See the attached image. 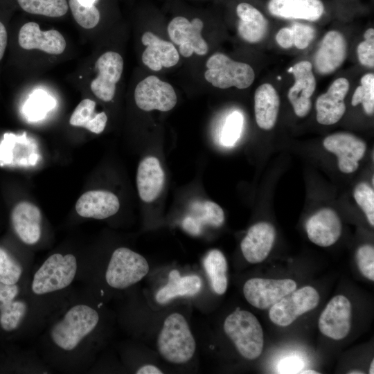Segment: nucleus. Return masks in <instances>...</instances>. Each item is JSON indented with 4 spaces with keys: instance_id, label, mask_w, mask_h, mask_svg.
<instances>
[{
    "instance_id": "1",
    "label": "nucleus",
    "mask_w": 374,
    "mask_h": 374,
    "mask_svg": "<svg viewBox=\"0 0 374 374\" xmlns=\"http://www.w3.org/2000/svg\"><path fill=\"white\" fill-rule=\"evenodd\" d=\"M99 315L93 308L78 304L71 308L51 328L50 336L60 348L70 351L96 328Z\"/></svg>"
},
{
    "instance_id": "2",
    "label": "nucleus",
    "mask_w": 374,
    "mask_h": 374,
    "mask_svg": "<svg viewBox=\"0 0 374 374\" xmlns=\"http://www.w3.org/2000/svg\"><path fill=\"white\" fill-rule=\"evenodd\" d=\"M157 348L167 362L184 364L194 355L196 343L183 315L172 313L164 321L157 338Z\"/></svg>"
},
{
    "instance_id": "3",
    "label": "nucleus",
    "mask_w": 374,
    "mask_h": 374,
    "mask_svg": "<svg viewBox=\"0 0 374 374\" xmlns=\"http://www.w3.org/2000/svg\"><path fill=\"white\" fill-rule=\"evenodd\" d=\"M224 330L242 357L252 360L260 355L264 344L263 332L252 313L236 309L226 318Z\"/></svg>"
},
{
    "instance_id": "4",
    "label": "nucleus",
    "mask_w": 374,
    "mask_h": 374,
    "mask_svg": "<svg viewBox=\"0 0 374 374\" xmlns=\"http://www.w3.org/2000/svg\"><path fill=\"white\" fill-rule=\"evenodd\" d=\"M77 268V260L73 254L50 256L33 276V292L43 295L67 287L75 278Z\"/></svg>"
},
{
    "instance_id": "5",
    "label": "nucleus",
    "mask_w": 374,
    "mask_h": 374,
    "mask_svg": "<svg viewBox=\"0 0 374 374\" xmlns=\"http://www.w3.org/2000/svg\"><path fill=\"white\" fill-rule=\"evenodd\" d=\"M206 66L204 78L217 88L246 89L251 85L255 78L254 71L249 64L234 61L221 53L212 55Z\"/></svg>"
},
{
    "instance_id": "6",
    "label": "nucleus",
    "mask_w": 374,
    "mask_h": 374,
    "mask_svg": "<svg viewBox=\"0 0 374 374\" xmlns=\"http://www.w3.org/2000/svg\"><path fill=\"white\" fill-rule=\"evenodd\" d=\"M146 259L126 247L116 249L108 264L105 280L115 289L127 288L143 279L148 273Z\"/></svg>"
},
{
    "instance_id": "7",
    "label": "nucleus",
    "mask_w": 374,
    "mask_h": 374,
    "mask_svg": "<svg viewBox=\"0 0 374 374\" xmlns=\"http://www.w3.org/2000/svg\"><path fill=\"white\" fill-rule=\"evenodd\" d=\"M319 299V294L312 287L294 290L271 307L269 319L277 326H287L299 316L315 308Z\"/></svg>"
},
{
    "instance_id": "8",
    "label": "nucleus",
    "mask_w": 374,
    "mask_h": 374,
    "mask_svg": "<svg viewBox=\"0 0 374 374\" xmlns=\"http://www.w3.org/2000/svg\"><path fill=\"white\" fill-rule=\"evenodd\" d=\"M136 105L150 112H168L177 103V95L172 86L155 75H149L140 81L134 90Z\"/></svg>"
},
{
    "instance_id": "9",
    "label": "nucleus",
    "mask_w": 374,
    "mask_h": 374,
    "mask_svg": "<svg viewBox=\"0 0 374 374\" xmlns=\"http://www.w3.org/2000/svg\"><path fill=\"white\" fill-rule=\"evenodd\" d=\"M204 23L199 18L191 21L184 17L173 18L168 26V33L171 41L179 46V53L185 57L193 53L206 55L208 46L202 36Z\"/></svg>"
},
{
    "instance_id": "10",
    "label": "nucleus",
    "mask_w": 374,
    "mask_h": 374,
    "mask_svg": "<svg viewBox=\"0 0 374 374\" xmlns=\"http://www.w3.org/2000/svg\"><path fill=\"white\" fill-rule=\"evenodd\" d=\"M296 288V283L292 279L253 278L244 283L243 294L251 305L265 310L271 307Z\"/></svg>"
},
{
    "instance_id": "11",
    "label": "nucleus",
    "mask_w": 374,
    "mask_h": 374,
    "mask_svg": "<svg viewBox=\"0 0 374 374\" xmlns=\"http://www.w3.org/2000/svg\"><path fill=\"white\" fill-rule=\"evenodd\" d=\"M123 66L122 56L114 51L105 52L98 58L95 64L98 74L90 84L91 91L98 98L105 102L114 98Z\"/></svg>"
},
{
    "instance_id": "12",
    "label": "nucleus",
    "mask_w": 374,
    "mask_h": 374,
    "mask_svg": "<svg viewBox=\"0 0 374 374\" xmlns=\"http://www.w3.org/2000/svg\"><path fill=\"white\" fill-rule=\"evenodd\" d=\"M323 144L326 150L337 157L340 171L347 174L357 170L366 150L363 140L348 132L330 134L324 139Z\"/></svg>"
},
{
    "instance_id": "13",
    "label": "nucleus",
    "mask_w": 374,
    "mask_h": 374,
    "mask_svg": "<svg viewBox=\"0 0 374 374\" xmlns=\"http://www.w3.org/2000/svg\"><path fill=\"white\" fill-rule=\"evenodd\" d=\"M351 305L343 295L333 297L321 314L319 328L325 336L332 339L345 338L350 330Z\"/></svg>"
},
{
    "instance_id": "14",
    "label": "nucleus",
    "mask_w": 374,
    "mask_h": 374,
    "mask_svg": "<svg viewBox=\"0 0 374 374\" xmlns=\"http://www.w3.org/2000/svg\"><path fill=\"white\" fill-rule=\"evenodd\" d=\"M18 42L25 50L37 49L50 55L62 54L66 46L64 36L58 30H42L39 24L33 21L21 27Z\"/></svg>"
},
{
    "instance_id": "15",
    "label": "nucleus",
    "mask_w": 374,
    "mask_h": 374,
    "mask_svg": "<svg viewBox=\"0 0 374 374\" xmlns=\"http://www.w3.org/2000/svg\"><path fill=\"white\" fill-rule=\"evenodd\" d=\"M349 90V82L344 78L335 80L326 93L316 101L317 121L321 125L337 123L346 112L345 97Z\"/></svg>"
},
{
    "instance_id": "16",
    "label": "nucleus",
    "mask_w": 374,
    "mask_h": 374,
    "mask_svg": "<svg viewBox=\"0 0 374 374\" xmlns=\"http://www.w3.org/2000/svg\"><path fill=\"white\" fill-rule=\"evenodd\" d=\"M308 238L314 244L326 247L335 244L342 231V224L337 213L325 208L311 216L306 222Z\"/></svg>"
},
{
    "instance_id": "17",
    "label": "nucleus",
    "mask_w": 374,
    "mask_h": 374,
    "mask_svg": "<svg viewBox=\"0 0 374 374\" xmlns=\"http://www.w3.org/2000/svg\"><path fill=\"white\" fill-rule=\"evenodd\" d=\"M276 235L275 228L269 222H260L251 226L240 244L244 258L253 264L263 261L271 250Z\"/></svg>"
},
{
    "instance_id": "18",
    "label": "nucleus",
    "mask_w": 374,
    "mask_h": 374,
    "mask_svg": "<svg viewBox=\"0 0 374 374\" xmlns=\"http://www.w3.org/2000/svg\"><path fill=\"white\" fill-rule=\"evenodd\" d=\"M141 42L146 46L142 54V62L150 69L158 71L163 67L170 68L178 63L179 54L171 42L150 31L142 35Z\"/></svg>"
},
{
    "instance_id": "19",
    "label": "nucleus",
    "mask_w": 374,
    "mask_h": 374,
    "mask_svg": "<svg viewBox=\"0 0 374 374\" xmlns=\"http://www.w3.org/2000/svg\"><path fill=\"white\" fill-rule=\"evenodd\" d=\"M347 43L344 35L336 30L328 32L314 56V66L318 73L330 74L344 62Z\"/></svg>"
},
{
    "instance_id": "20",
    "label": "nucleus",
    "mask_w": 374,
    "mask_h": 374,
    "mask_svg": "<svg viewBox=\"0 0 374 374\" xmlns=\"http://www.w3.org/2000/svg\"><path fill=\"white\" fill-rule=\"evenodd\" d=\"M11 222L16 234L23 242L34 244L39 241L42 214L37 206L26 201L19 202L12 211Z\"/></svg>"
},
{
    "instance_id": "21",
    "label": "nucleus",
    "mask_w": 374,
    "mask_h": 374,
    "mask_svg": "<svg viewBox=\"0 0 374 374\" xmlns=\"http://www.w3.org/2000/svg\"><path fill=\"white\" fill-rule=\"evenodd\" d=\"M120 207L118 197L113 193L103 190H89L82 194L75 204L79 215L98 220L116 214Z\"/></svg>"
},
{
    "instance_id": "22",
    "label": "nucleus",
    "mask_w": 374,
    "mask_h": 374,
    "mask_svg": "<svg viewBox=\"0 0 374 374\" xmlns=\"http://www.w3.org/2000/svg\"><path fill=\"white\" fill-rule=\"evenodd\" d=\"M224 221V211L217 204L209 200L197 201L190 206L181 225L189 234L199 235L205 226L220 227Z\"/></svg>"
},
{
    "instance_id": "23",
    "label": "nucleus",
    "mask_w": 374,
    "mask_h": 374,
    "mask_svg": "<svg viewBox=\"0 0 374 374\" xmlns=\"http://www.w3.org/2000/svg\"><path fill=\"white\" fill-rule=\"evenodd\" d=\"M165 183V174L159 161L154 157H147L139 163L136 185L141 199L152 202L161 194Z\"/></svg>"
},
{
    "instance_id": "24",
    "label": "nucleus",
    "mask_w": 374,
    "mask_h": 374,
    "mask_svg": "<svg viewBox=\"0 0 374 374\" xmlns=\"http://www.w3.org/2000/svg\"><path fill=\"white\" fill-rule=\"evenodd\" d=\"M267 7L274 16L308 21L318 20L324 10L321 0H269Z\"/></svg>"
},
{
    "instance_id": "25",
    "label": "nucleus",
    "mask_w": 374,
    "mask_h": 374,
    "mask_svg": "<svg viewBox=\"0 0 374 374\" xmlns=\"http://www.w3.org/2000/svg\"><path fill=\"white\" fill-rule=\"evenodd\" d=\"M19 292L17 283L8 285L0 282V325L6 331L16 330L26 314V303L15 300Z\"/></svg>"
},
{
    "instance_id": "26",
    "label": "nucleus",
    "mask_w": 374,
    "mask_h": 374,
    "mask_svg": "<svg viewBox=\"0 0 374 374\" xmlns=\"http://www.w3.org/2000/svg\"><path fill=\"white\" fill-rule=\"evenodd\" d=\"M280 99L275 88L269 83L260 85L254 93V112L257 125L269 130L276 124Z\"/></svg>"
},
{
    "instance_id": "27",
    "label": "nucleus",
    "mask_w": 374,
    "mask_h": 374,
    "mask_svg": "<svg viewBox=\"0 0 374 374\" xmlns=\"http://www.w3.org/2000/svg\"><path fill=\"white\" fill-rule=\"evenodd\" d=\"M240 18L238 32L246 42L256 43L262 40L267 30V21L262 14L247 3H240L236 8Z\"/></svg>"
},
{
    "instance_id": "28",
    "label": "nucleus",
    "mask_w": 374,
    "mask_h": 374,
    "mask_svg": "<svg viewBox=\"0 0 374 374\" xmlns=\"http://www.w3.org/2000/svg\"><path fill=\"white\" fill-rule=\"evenodd\" d=\"M168 283L160 289L155 299L159 304H166L178 296H193L201 290L202 283L197 275L180 276L179 272L172 270L168 276Z\"/></svg>"
},
{
    "instance_id": "29",
    "label": "nucleus",
    "mask_w": 374,
    "mask_h": 374,
    "mask_svg": "<svg viewBox=\"0 0 374 374\" xmlns=\"http://www.w3.org/2000/svg\"><path fill=\"white\" fill-rule=\"evenodd\" d=\"M96 102L89 99H83L72 113L69 123L75 127H82L87 130L100 134L106 126L107 116L104 112H95Z\"/></svg>"
},
{
    "instance_id": "30",
    "label": "nucleus",
    "mask_w": 374,
    "mask_h": 374,
    "mask_svg": "<svg viewBox=\"0 0 374 374\" xmlns=\"http://www.w3.org/2000/svg\"><path fill=\"white\" fill-rule=\"evenodd\" d=\"M204 268L213 290L217 294L225 293L227 289V262L218 249L211 250L203 260Z\"/></svg>"
},
{
    "instance_id": "31",
    "label": "nucleus",
    "mask_w": 374,
    "mask_h": 374,
    "mask_svg": "<svg viewBox=\"0 0 374 374\" xmlns=\"http://www.w3.org/2000/svg\"><path fill=\"white\" fill-rule=\"evenodd\" d=\"M25 12L48 17H60L66 14V0H17Z\"/></svg>"
},
{
    "instance_id": "32",
    "label": "nucleus",
    "mask_w": 374,
    "mask_h": 374,
    "mask_svg": "<svg viewBox=\"0 0 374 374\" xmlns=\"http://www.w3.org/2000/svg\"><path fill=\"white\" fill-rule=\"evenodd\" d=\"M98 0H69V6L75 21L85 29H91L96 26L100 21V15L94 6Z\"/></svg>"
},
{
    "instance_id": "33",
    "label": "nucleus",
    "mask_w": 374,
    "mask_h": 374,
    "mask_svg": "<svg viewBox=\"0 0 374 374\" xmlns=\"http://www.w3.org/2000/svg\"><path fill=\"white\" fill-rule=\"evenodd\" d=\"M292 73L295 79L293 85L301 90L305 97L310 98L316 88L312 64L308 61L299 62L292 66Z\"/></svg>"
},
{
    "instance_id": "34",
    "label": "nucleus",
    "mask_w": 374,
    "mask_h": 374,
    "mask_svg": "<svg viewBox=\"0 0 374 374\" xmlns=\"http://www.w3.org/2000/svg\"><path fill=\"white\" fill-rule=\"evenodd\" d=\"M352 105L362 103L365 113L372 115L374 112V75L365 74L361 78V86L355 91L352 97Z\"/></svg>"
},
{
    "instance_id": "35",
    "label": "nucleus",
    "mask_w": 374,
    "mask_h": 374,
    "mask_svg": "<svg viewBox=\"0 0 374 374\" xmlns=\"http://www.w3.org/2000/svg\"><path fill=\"white\" fill-rule=\"evenodd\" d=\"M21 264L6 249L0 247V282L4 284H16L22 274Z\"/></svg>"
},
{
    "instance_id": "36",
    "label": "nucleus",
    "mask_w": 374,
    "mask_h": 374,
    "mask_svg": "<svg viewBox=\"0 0 374 374\" xmlns=\"http://www.w3.org/2000/svg\"><path fill=\"white\" fill-rule=\"evenodd\" d=\"M243 125V116L238 111L230 114L220 134V143L224 146L233 145L239 139Z\"/></svg>"
},
{
    "instance_id": "37",
    "label": "nucleus",
    "mask_w": 374,
    "mask_h": 374,
    "mask_svg": "<svg viewBox=\"0 0 374 374\" xmlns=\"http://www.w3.org/2000/svg\"><path fill=\"white\" fill-rule=\"evenodd\" d=\"M353 197L365 213L369 224L374 225V191L365 182L359 183L354 188Z\"/></svg>"
},
{
    "instance_id": "38",
    "label": "nucleus",
    "mask_w": 374,
    "mask_h": 374,
    "mask_svg": "<svg viewBox=\"0 0 374 374\" xmlns=\"http://www.w3.org/2000/svg\"><path fill=\"white\" fill-rule=\"evenodd\" d=\"M356 262L360 272L366 278L374 280V248L370 244H364L358 248L355 255Z\"/></svg>"
},
{
    "instance_id": "39",
    "label": "nucleus",
    "mask_w": 374,
    "mask_h": 374,
    "mask_svg": "<svg viewBox=\"0 0 374 374\" xmlns=\"http://www.w3.org/2000/svg\"><path fill=\"white\" fill-rule=\"evenodd\" d=\"M365 40L357 47V55L362 65L369 67L374 66V30L368 28L364 33Z\"/></svg>"
},
{
    "instance_id": "40",
    "label": "nucleus",
    "mask_w": 374,
    "mask_h": 374,
    "mask_svg": "<svg viewBox=\"0 0 374 374\" xmlns=\"http://www.w3.org/2000/svg\"><path fill=\"white\" fill-rule=\"evenodd\" d=\"M287 97L296 116L299 117H305L308 114L312 107V102L310 98L305 97L294 85L289 89Z\"/></svg>"
},
{
    "instance_id": "41",
    "label": "nucleus",
    "mask_w": 374,
    "mask_h": 374,
    "mask_svg": "<svg viewBox=\"0 0 374 374\" xmlns=\"http://www.w3.org/2000/svg\"><path fill=\"white\" fill-rule=\"evenodd\" d=\"M293 33L294 45L299 49H304L315 37L313 27L303 24L296 23L291 27Z\"/></svg>"
},
{
    "instance_id": "42",
    "label": "nucleus",
    "mask_w": 374,
    "mask_h": 374,
    "mask_svg": "<svg viewBox=\"0 0 374 374\" xmlns=\"http://www.w3.org/2000/svg\"><path fill=\"white\" fill-rule=\"evenodd\" d=\"M303 368L304 362L300 357H287L278 362L277 373L280 374L300 373Z\"/></svg>"
},
{
    "instance_id": "43",
    "label": "nucleus",
    "mask_w": 374,
    "mask_h": 374,
    "mask_svg": "<svg viewBox=\"0 0 374 374\" xmlns=\"http://www.w3.org/2000/svg\"><path fill=\"white\" fill-rule=\"evenodd\" d=\"M276 40L284 48H289L293 46V33L291 28H281L276 34Z\"/></svg>"
},
{
    "instance_id": "44",
    "label": "nucleus",
    "mask_w": 374,
    "mask_h": 374,
    "mask_svg": "<svg viewBox=\"0 0 374 374\" xmlns=\"http://www.w3.org/2000/svg\"><path fill=\"white\" fill-rule=\"evenodd\" d=\"M45 97L46 96H43L41 98L40 96H37V98H34L31 104L28 106V112L34 116L35 114H40L42 112V110L46 111L48 107L51 109L53 107V103L41 105V102Z\"/></svg>"
},
{
    "instance_id": "45",
    "label": "nucleus",
    "mask_w": 374,
    "mask_h": 374,
    "mask_svg": "<svg viewBox=\"0 0 374 374\" xmlns=\"http://www.w3.org/2000/svg\"><path fill=\"white\" fill-rule=\"evenodd\" d=\"M8 43L7 30L3 23L0 21V60L3 58Z\"/></svg>"
},
{
    "instance_id": "46",
    "label": "nucleus",
    "mask_w": 374,
    "mask_h": 374,
    "mask_svg": "<svg viewBox=\"0 0 374 374\" xmlns=\"http://www.w3.org/2000/svg\"><path fill=\"white\" fill-rule=\"evenodd\" d=\"M137 374H161V369L154 365L147 364L140 367L136 372Z\"/></svg>"
},
{
    "instance_id": "47",
    "label": "nucleus",
    "mask_w": 374,
    "mask_h": 374,
    "mask_svg": "<svg viewBox=\"0 0 374 374\" xmlns=\"http://www.w3.org/2000/svg\"><path fill=\"white\" fill-rule=\"evenodd\" d=\"M369 373L370 374L374 373V361L373 360L371 362V364L370 366Z\"/></svg>"
},
{
    "instance_id": "48",
    "label": "nucleus",
    "mask_w": 374,
    "mask_h": 374,
    "mask_svg": "<svg viewBox=\"0 0 374 374\" xmlns=\"http://www.w3.org/2000/svg\"><path fill=\"white\" fill-rule=\"evenodd\" d=\"M301 373H319L312 370H307V371H304L303 372H301Z\"/></svg>"
},
{
    "instance_id": "49",
    "label": "nucleus",
    "mask_w": 374,
    "mask_h": 374,
    "mask_svg": "<svg viewBox=\"0 0 374 374\" xmlns=\"http://www.w3.org/2000/svg\"><path fill=\"white\" fill-rule=\"evenodd\" d=\"M349 373L353 374V373H362V372H360V371H358V372L354 371V372H350Z\"/></svg>"
}]
</instances>
